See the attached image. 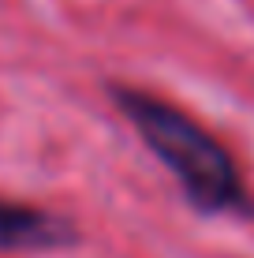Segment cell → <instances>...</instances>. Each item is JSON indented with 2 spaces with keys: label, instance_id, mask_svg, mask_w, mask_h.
I'll use <instances>...</instances> for the list:
<instances>
[{
  "label": "cell",
  "instance_id": "1",
  "mask_svg": "<svg viewBox=\"0 0 254 258\" xmlns=\"http://www.w3.org/2000/svg\"><path fill=\"white\" fill-rule=\"evenodd\" d=\"M109 94L112 105L135 127V135L146 142V150L176 176L183 199L195 210L232 213L250 206L239 168L213 131H206L180 105L164 101L157 94L131 90V86H109Z\"/></svg>",
  "mask_w": 254,
  "mask_h": 258
},
{
  "label": "cell",
  "instance_id": "2",
  "mask_svg": "<svg viewBox=\"0 0 254 258\" xmlns=\"http://www.w3.org/2000/svg\"><path fill=\"white\" fill-rule=\"evenodd\" d=\"M75 239L78 228L67 217L0 195V251H60Z\"/></svg>",
  "mask_w": 254,
  "mask_h": 258
}]
</instances>
